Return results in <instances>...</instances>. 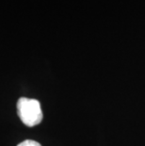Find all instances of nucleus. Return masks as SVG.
Instances as JSON below:
<instances>
[{
	"label": "nucleus",
	"mask_w": 145,
	"mask_h": 146,
	"mask_svg": "<svg viewBox=\"0 0 145 146\" xmlns=\"http://www.w3.org/2000/svg\"><path fill=\"white\" fill-rule=\"evenodd\" d=\"M17 112L20 120L27 126H35L42 120L41 104L36 99L21 97L17 102Z\"/></svg>",
	"instance_id": "f257e3e1"
},
{
	"label": "nucleus",
	"mask_w": 145,
	"mask_h": 146,
	"mask_svg": "<svg viewBox=\"0 0 145 146\" xmlns=\"http://www.w3.org/2000/svg\"><path fill=\"white\" fill-rule=\"evenodd\" d=\"M17 146H42L38 141H32V139H26V141H22Z\"/></svg>",
	"instance_id": "f03ea898"
}]
</instances>
